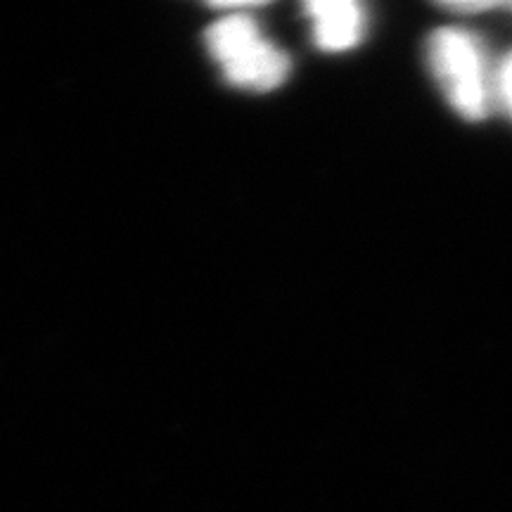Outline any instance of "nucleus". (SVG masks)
Wrapping results in <instances>:
<instances>
[{
    "label": "nucleus",
    "instance_id": "1",
    "mask_svg": "<svg viewBox=\"0 0 512 512\" xmlns=\"http://www.w3.org/2000/svg\"><path fill=\"white\" fill-rule=\"evenodd\" d=\"M427 62L441 91L460 117L470 121L486 117L494 86L475 38L460 29L434 31L427 43Z\"/></svg>",
    "mask_w": 512,
    "mask_h": 512
},
{
    "label": "nucleus",
    "instance_id": "2",
    "mask_svg": "<svg viewBox=\"0 0 512 512\" xmlns=\"http://www.w3.org/2000/svg\"><path fill=\"white\" fill-rule=\"evenodd\" d=\"M313 19V36L316 43L328 53H342V50L354 48L363 38V10L349 0H318L309 8Z\"/></svg>",
    "mask_w": 512,
    "mask_h": 512
},
{
    "label": "nucleus",
    "instance_id": "3",
    "mask_svg": "<svg viewBox=\"0 0 512 512\" xmlns=\"http://www.w3.org/2000/svg\"><path fill=\"white\" fill-rule=\"evenodd\" d=\"M223 72L235 86L252 88V91H273L287 79L290 60L264 38H259L247 50L223 64Z\"/></svg>",
    "mask_w": 512,
    "mask_h": 512
},
{
    "label": "nucleus",
    "instance_id": "4",
    "mask_svg": "<svg viewBox=\"0 0 512 512\" xmlns=\"http://www.w3.org/2000/svg\"><path fill=\"white\" fill-rule=\"evenodd\" d=\"M259 29L249 17L233 15L223 17L221 22H216L209 29V50L221 64L233 60L235 55H240L242 50H247L252 43L259 41Z\"/></svg>",
    "mask_w": 512,
    "mask_h": 512
},
{
    "label": "nucleus",
    "instance_id": "5",
    "mask_svg": "<svg viewBox=\"0 0 512 512\" xmlns=\"http://www.w3.org/2000/svg\"><path fill=\"white\" fill-rule=\"evenodd\" d=\"M496 93H498V98L503 100V105L508 107V112L512 114V55L508 57V62L501 67V72H498Z\"/></svg>",
    "mask_w": 512,
    "mask_h": 512
}]
</instances>
